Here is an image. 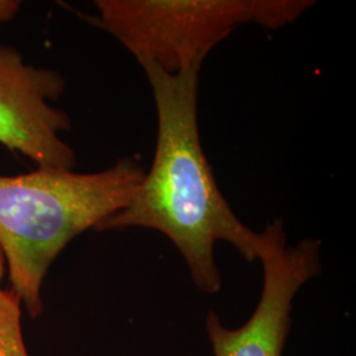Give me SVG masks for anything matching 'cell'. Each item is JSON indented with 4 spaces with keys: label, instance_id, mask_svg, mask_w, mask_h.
I'll return each instance as SVG.
<instances>
[{
    "label": "cell",
    "instance_id": "6da1fadb",
    "mask_svg": "<svg viewBox=\"0 0 356 356\" xmlns=\"http://www.w3.org/2000/svg\"><path fill=\"white\" fill-rule=\"evenodd\" d=\"M141 67L151 85L157 114L152 165L127 207L97 229L140 227L163 234L184 257L195 286L214 294L222 288L216 243H229L247 261H254L259 232L234 213L204 154L198 127L201 67L173 76L153 65Z\"/></svg>",
    "mask_w": 356,
    "mask_h": 356
},
{
    "label": "cell",
    "instance_id": "7a4b0ae2",
    "mask_svg": "<svg viewBox=\"0 0 356 356\" xmlns=\"http://www.w3.org/2000/svg\"><path fill=\"white\" fill-rule=\"evenodd\" d=\"M145 175L134 157L97 173L38 168L0 176V247L13 292L33 317L51 263L78 235L98 229L132 201Z\"/></svg>",
    "mask_w": 356,
    "mask_h": 356
},
{
    "label": "cell",
    "instance_id": "3957f363",
    "mask_svg": "<svg viewBox=\"0 0 356 356\" xmlns=\"http://www.w3.org/2000/svg\"><path fill=\"white\" fill-rule=\"evenodd\" d=\"M90 22L116 38L141 65L166 74L202 67L207 54L243 24H292L309 0H97Z\"/></svg>",
    "mask_w": 356,
    "mask_h": 356
},
{
    "label": "cell",
    "instance_id": "277c9868",
    "mask_svg": "<svg viewBox=\"0 0 356 356\" xmlns=\"http://www.w3.org/2000/svg\"><path fill=\"white\" fill-rule=\"evenodd\" d=\"M257 260L263 289L252 316L236 329L226 327L214 312L206 331L214 356H282L292 325L293 300L321 272V241L305 238L288 244L282 220L259 232Z\"/></svg>",
    "mask_w": 356,
    "mask_h": 356
},
{
    "label": "cell",
    "instance_id": "5b68a950",
    "mask_svg": "<svg viewBox=\"0 0 356 356\" xmlns=\"http://www.w3.org/2000/svg\"><path fill=\"white\" fill-rule=\"evenodd\" d=\"M65 85L58 72L26 65L16 49L0 45V144L38 168L73 170L76 152L61 138L70 118L51 104Z\"/></svg>",
    "mask_w": 356,
    "mask_h": 356
},
{
    "label": "cell",
    "instance_id": "8992f818",
    "mask_svg": "<svg viewBox=\"0 0 356 356\" xmlns=\"http://www.w3.org/2000/svg\"><path fill=\"white\" fill-rule=\"evenodd\" d=\"M20 304L13 291L0 292V356H29L22 331Z\"/></svg>",
    "mask_w": 356,
    "mask_h": 356
},
{
    "label": "cell",
    "instance_id": "52a82bcc",
    "mask_svg": "<svg viewBox=\"0 0 356 356\" xmlns=\"http://www.w3.org/2000/svg\"><path fill=\"white\" fill-rule=\"evenodd\" d=\"M20 1L17 0H0V23L10 22L20 10Z\"/></svg>",
    "mask_w": 356,
    "mask_h": 356
},
{
    "label": "cell",
    "instance_id": "ba28073f",
    "mask_svg": "<svg viewBox=\"0 0 356 356\" xmlns=\"http://www.w3.org/2000/svg\"><path fill=\"white\" fill-rule=\"evenodd\" d=\"M6 269H7V261H6L4 252H3V250H1V247H0V292L3 291V289H1V281H3L4 275H6Z\"/></svg>",
    "mask_w": 356,
    "mask_h": 356
}]
</instances>
